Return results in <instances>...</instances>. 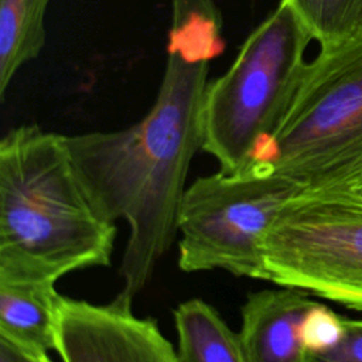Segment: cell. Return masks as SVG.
I'll return each instance as SVG.
<instances>
[{
  "label": "cell",
  "mask_w": 362,
  "mask_h": 362,
  "mask_svg": "<svg viewBox=\"0 0 362 362\" xmlns=\"http://www.w3.org/2000/svg\"><path fill=\"white\" fill-rule=\"evenodd\" d=\"M223 48L212 0H173L165 66L147 115L124 129L65 136L96 211L129 225L120 293L130 298L148 283L177 235L189 164L202 148L209 62Z\"/></svg>",
  "instance_id": "1"
},
{
  "label": "cell",
  "mask_w": 362,
  "mask_h": 362,
  "mask_svg": "<svg viewBox=\"0 0 362 362\" xmlns=\"http://www.w3.org/2000/svg\"><path fill=\"white\" fill-rule=\"evenodd\" d=\"M116 225L92 204L65 136L37 124L0 141V257L58 279L109 266Z\"/></svg>",
  "instance_id": "2"
},
{
  "label": "cell",
  "mask_w": 362,
  "mask_h": 362,
  "mask_svg": "<svg viewBox=\"0 0 362 362\" xmlns=\"http://www.w3.org/2000/svg\"><path fill=\"white\" fill-rule=\"evenodd\" d=\"M253 163L297 191L362 188V35L307 62L286 115Z\"/></svg>",
  "instance_id": "3"
},
{
  "label": "cell",
  "mask_w": 362,
  "mask_h": 362,
  "mask_svg": "<svg viewBox=\"0 0 362 362\" xmlns=\"http://www.w3.org/2000/svg\"><path fill=\"white\" fill-rule=\"evenodd\" d=\"M310 33L284 3L247 35L230 66L208 82L202 148L219 170L247 168L286 115L307 65Z\"/></svg>",
  "instance_id": "4"
},
{
  "label": "cell",
  "mask_w": 362,
  "mask_h": 362,
  "mask_svg": "<svg viewBox=\"0 0 362 362\" xmlns=\"http://www.w3.org/2000/svg\"><path fill=\"white\" fill-rule=\"evenodd\" d=\"M294 192L290 180L256 163L238 173L198 177L178 206V267L188 273L219 269L269 281L264 239Z\"/></svg>",
  "instance_id": "5"
},
{
  "label": "cell",
  "mask_w": 362,
  "mask_h": 362,
  "mask_svg": "<svg viewBox=\"0 0 362 362\" xmlns=\"http://www.w3.org/2000/svg\"><path fill=\"white\" fill-rule=\"evenodd\" d=\"M269 281L362 310V192L301 189L264 239Z\"/></svg>",
  "instance_id": "6"
},
{
  "label": "cell",
  "mask_w": 362,
  "mask_h": 362,
  "mask_svg": "<svg viewBox=\"0 0 362 362\" xmlns=\"http://www.w3.org/2000/svg\"><path fill=\"white\" fill-rule=\"evenodd\" d=\"M55 351L62 362H178L157 322L137 317L122 293L106 304L62 296Z\"/></svg>",
  "instance_id": "7"
},
{
  "label": "cell",
  "mask_w": 362,
  "mask_h": 362,
  "mask_svg": "<svg viewBox=\"0 0 362 362\" xmlns=\"http://www.w3.org/2000/svg\"><path fill=\"white\" fill-rule=\"evenodd\" d=\"M59 279L0 257V335L38 351L57 346Z\"/></svg>",
  "instance_id": "8"
},
{
  "label": "cell",
  "mask_w": 362,
  "mask_h": 362,
  "mask_svg": "<svg viewBox=\"0 0 362 362\" xmlns=\"http://www.w3.org/2000/svg\"><path fill=\"white\" fill-rule=\"evenodd\" d=\"M249 293L242 305L239 338L247 362H304V317L315 301L308 293L279 286Z\"/></svg>",
  "instance_id": "9"
},
{
  "label": "cell",
  "mask_w": 362,
  "mask_h": 362,
  "mask_svg": "<svg viewBox=\"0 0 362 362\" xmlns=\"http://www.w3.org/2000/svg\"><path fill=\"white\" fill-rule=\"evenodd\" d=\"M178 362H247L239 332L201 298L182 301L174 310Z\"/></svg>",
  "instance_id": "10"
},
{
  "label": "cell",
  "mask_w": 362,
  "mask_h": 362,
  "mask_svg": "<svg viewBox=\"0 0 362 362\" xmlns=\"http://www.w3.org/2000/svg\"><path fill=\"white\" fill-rule=\"evenodd\" d=\"M49 0H0V98L4 99L18 69L45 45Z\"/></svg>",
  "instance_id": "11"
},
{
  "label": "cell",
  "mask_w": 362,
  "mask_h": 362,
  "mask_svg": "<svg viewBox=\"0 0 362 362\" xmlns=\"http://www.w3.org/2000/svg\"><path fill=\"white\" fill-rule=\"evenodd\" d=\"M288 6L320 49L352 38L362 20V0H280Z\"/></svg>",
  "instance_id": "12"
},
{
  "label": "cell",
  "mask_w": 362,
  "mask_h": 362,
  "mask_svg": "<svg viewBox=\"0 0 362 362\" xmlns=\"http://www.w3.org/2000/svg\"><path fill=\"white\" fill-rule=\"evenodd\" d=\"M344 331V317L334 313L321 303H315L301 325V338L304 348L320 351L337 344Z\"/></svg>",
  "instance_id": "13"
},
{
  "label": "cell",
  "mask_w": 362,
  "mask_h": 362,
  "mask_svg": "<svg viewBox=\"0 0 362 362\" xmlns=\"http://www.w3.org/2000/svg\"><path fill=\"white\" fill-rule=\"evenodd\" d=\"M304 362H362V320L344 318L339 341L325 349H305Z\"/></svg>",
  "instance_id": "14"
},
{
  "label": "cell",
  "mask_w": 362,
  "mask_h": 362,
  "mask_svg": "<svg viewBox=\"0 0 362 362\" xmlns=\"http://www.w3.org/2000/svg\"><path fill=\"white\" fill-rule=\"evenodd\" d=\"M0 362H52L48 352L16 342L0 335Z\"/></svg>",
  "instance_id": "15"
},
{
  "label": "cell",
  "mask_w": 362,
  "mask_h": 362,
  "mask_svg": "<svg viewBox=\"0 0 362 362\" xmlns=\"http://www.w3.org/2000/svg\"><path fill=\"white\" fill-rule=\"evenodd\" d=\"M355 35H362V20H361V23H359V28H358V33H356Z\"/></svg>",
  "instance_id": "16"
},
{
  "label": "cell",
  "mask_w": 362,
  "mask_h": 362,
  "mask_svg": "<svg viewBox=\"0 0 362 362\" xmlns=\"http://www.w3.org/2000/svg\"><path fill=\"white\" fill-rule=\"evenodd\" d=\"M356 191H359V192H362V188H359V189H356Z\"/></svg>",
  "instance_id": "17"
}]
</instances>
